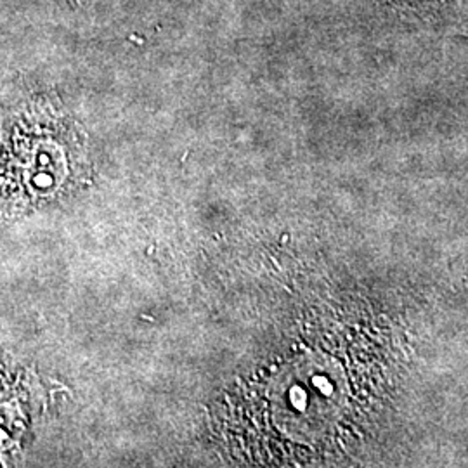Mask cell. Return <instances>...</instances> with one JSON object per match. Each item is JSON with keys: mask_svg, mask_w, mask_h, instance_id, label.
Wrapping results in <instances>:
<instances>
[{"mask_svg": "<svg viewBox=\"0 0 468 468\" xmlns=\"http://www.w3.org/2000/svg\"><path fill=\"white\" fill-rule=\"evenodd\" d=\"M82 167V141L67 115L46 98L13 104L0 123V218L67 193Z\"/></svg>", "mask_w": 468, "mask_h": 468, "instance_id": "1", "label": "cell"}]
</instances>
